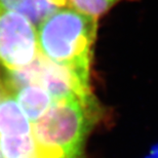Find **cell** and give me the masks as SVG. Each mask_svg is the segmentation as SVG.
<instances>
[{
  "label": "cell",
  "instance_id": "1",
  "mask_svg": "<svg viewBox=\"0 0 158 158\" xmlns=\"http://www.w3.org/2000/svg\"><path fill=\"white\" fill-rule=\"evenodd\" d=\"M98 21L70 6L59 7L37 27L39 53L89 80Z\"/></svg>",
  "mask_w": 158,
  "mask_h": 158
},
{
  "label": "cell",
  "instance_id": "2",
  "mask_svg": "<svg viewBox=\"0 0 158 158\" xmlns=\"http://www.w3.org/2000/svg\"><path fill=\"white\" fill-rule=\"evenodd\" d=\"M94 101L68 98L52 101L33 123L36 149L33 158H77L93 119Z\"/></svg>",
  "mask_w": 158,
  "mask_h": 158
},
{
  "label": "cell",
  "instance_id": "3",
  "mask_svg": "<svg viewBox=\"0 0 158 158\" xmlns=\"http://www.w3.org/2000/svg\"><path fill=\"white\" fill-rule=\"evenodd\" d=\"M39 55L37 28L0 5V64L8 71L28 67Z\"/></svg>",
  "mask_w": 158,
  "mask_h": 158
},
{
  "label": "cell",
  "instance_id": "4",
  "mask_svg": "<svg viewBox=\"0 0 158 158\" xmlns=\"http://www.w3.org/2000/svg\"><path fill=\"white\" fill-rule=\"evenodd\" d=\"M32 131L33 123L25 115L14 94H3L0 98V135H29Z\"/></svg>",
  "mask_w": 158,
  "mask_h": 158
},
{
  "label": "cell",
  "instance_id": "5",
  "mask_svg": "<svg viewBox=\"0 0 158 158\" xmlns=\"http://www.w3.org/2000/svg\"><path fill=\"white\" fill-rule=\"evenodd\" d=\"M15 99L25 115L34 123L45 114L52 103L50 94L36 83L24 85L15 90Z\"/></svg>",
  "mask_w": 158,
  "mask_h": 158
},
{
  "label": "cell",
  "instance_id": "6",
  "mask_svg": "<svg viewBox=\"0 0 158 158\" xmlns=\"http://www.w3.org/2000/svg\"><path fill=\"white\" fill-rule=\"evenodd\" d=\"M0 5L24 15L36 28L49 15L61 7L56 0H0Z\"/></svg>",
  "mask_w": 158,
  "mask_h": 158
},
{
  "label": "cell",
  "instance_id": "7",
  "mask_svg": "<svg viewBox=\"0 0 158 158\" xmlns=\"http://www.w3.org/2000/svg\"><path fill=\"white\" fill-rule=\"evenodd\" d=\"M0 147L4 158H33L36 144L33 134L0 135Z\"/></svg>",
  "mask_w": 158,
  "mask_h": 158
},
{
  "label": "cell",
  "instance_id": "8",
  "mask_svg": "<svg viewBox=\"0 0 158 158\" xmlns=\"http://www.w3.org/2000/svg\"><path fill=\"white\" fill-rule=\"evenodd\" d=\"M121 1L125 0H56L61 7L70 6L97 19L105 15Z\"/></svg>",
  "mask_w": 158,
  "mask_h": 158
},
{
  "label": "cell",
  "instance_id": "9",
  "mask_svg": "<svg viewBox=\"0 0 158 158\" xmlns=\"http://www.w3.org/2000/svg\"><path fill=\"white\" fill-rule=\"evenodd\" d=\"M0 158H4V157H3L2 152H1V147H0Z\"/></svg>",
  "mask_w": 158,
  "mask_h": 158
}]
</instances>
